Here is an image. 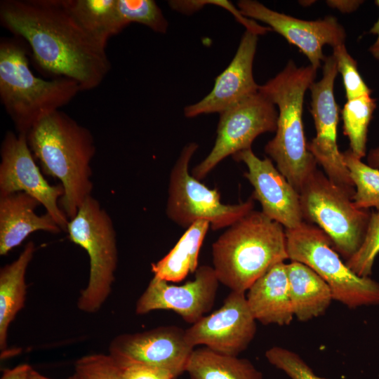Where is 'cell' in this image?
<instances>
[{"mask_svg": "<svg viewBox=\"0 0 379 379\" xmlns=\"http://www.w3.org/2000/svg\"><path fill=\"white\" fill-rule=\"evenodd\" d=\"M0 22L27 45L34 65L53 78L98 87L110 71L106 47L89 35L62 0H3Z\"/></svg>", "mask_w": 379, "mask_h": 379, "instance_id": "1", "label": "cell"}, {"mask_svg": "<svg viewBox=\"0 0 379 379\" xmlns=\"http://www.w3.org/2000/svg\"><path fill=\"white\" fill-rule=\"evenodd\" d=\"M26 135L43 173L62 185L59 206L69 220L73 218L93 189L91 163L96 148L92 133L57 110L39 121Z\"/></svg>", "mask_w": 379, "mask_h": 379, "instance_id": "2", "label": "cell"}, {"mask_svg": "<svg viewBox=\"0 0 379 379\" xmlns=\"http://www.w3.org/2000/svg\"><path fill=\"white\" fill-rule=\"evenodd\" d=\"M211 253L219 282L246 293L271 267L288 259L285 228L252 210L213 243Z\"/></svg>", "mask_w": 379, "mask_h": 379, "instance_id": "3", "label": "cell"}, {"mask_svg": "<svg viewBox=\"0 0 379 379\" xmlns=\"http://www.w3.org/2000/svg\"><path fill=\"white\" fill-rule=\"evenodd\" d=\"M316 75L317 70L311 65L298 67L290 60L281 72L259 88L278 110L275 135L265 146V152L298 193L317 169V162L308 150L302 121L305 95Z\"/></svg>", "mask_w": 379, "mask_h": 379, "instance_id": "4", "label": "cell"}, {"mask_svg": "<svg viewBox=\"0 0 379 379\" xmlns=\"http://www.w3.org/2000/svg\"><path fill=\"white\" fill-rule=\"evenodd\" d=\"M28 53V46L20 38H1L0 100L17 133L25 134L82 91L72 79L46 80L36 76L29 67Z\"/></svg>", "mask_w": 379, "mask_h": 379, "instance_id": "5", "label": "cell"}, {"mask_svg": "<svg viewBox=\"0 0 379 379\" xmlns=\"http://www.w3.org/2000/svg\"><path fill=\"white\" fill-rule=\"evenodd\" d=\"M285 232L288 259L315 272L329 286L333 300L351 309L379 305V282L355 274L321 229L303 221Z\"/></svg>", "mask_w": 379, "mask_h": 379, "instance_id": "6", "label": "cell"}, {"mask_svg": "<svg viewBox=\"0 0 379 379\" xmlns=\"http://www.w3.org/2000/svg\"><path fill=\"white\" fill-rule=\"evenodd\" d=\"M67 232L69 240L84 248L90 260L88 281L80 292L77 307L84 312H96L112 292L118 264L117 234L112 218L91 195L69 220Z\"/></svg>", "mask_w": 379, "mask_h": 379, "instance_id": "7", "label": "cell"}, {"mask_svg": "<svg viewBox=\"0 0 379 379\" xmlns=\"http://www.w3.org/2000/svg\"><path fill=\"white\" fill-rule=\"evenodd\" d=\"M303 220L314 223L345 261L359 248L371 212L357 208L352 197L317 168L300 192Z\"/></svg>", "mask_w": 379, "mask_h": 379, "instance_id": "8", "label": "cell"}, {"mask_svg": "<svg viewBox=\"0 0 379 379\" xmlns=\"http://www.w3.org/2000/svg\"><path fill=\"white\" fill-rule=\"evenodd\" d=\"M198 147L196 142L185 145L171 169L166 215L186 229L199 220L207 221L213 230L228 227L253 210L254 199L251 197L238 204H222L217 188H208L193 177L189 166Z\"/></svg>", "mask_w": 379, "mask_h": 379, "instance_id": "9", "label": "cell"}, {"mask_svg": "<svg viewBox=\"0 0 379 379\" xmlns=\"http://www.w3.org/2000/svg\"><path fill=\"white\" fill-rule=\"evenodd\" d=\"M219 114L213 147L192 170V175L199 180L226 157L251 149L260 135L277 129V108L260 91Z\"/></svg>", "mask_w": 379, "mask_h": 379, "instance_id": "10", "label": "cell"}, {"mask_svg": "<svg viewBox=\"0 0 379 379\" xmlns=\"http://www.w3.org/2000/svg\"><path fill=\"white\" fill-rule=\"evenodd\" d=\"M322 69L321 79L314 81L310 88L312 98L310 112L316 135L307 144V147L326 176L352 199L354 185L337 142L339 110L333 90L338 72L332 55L326 57Z\"/></svg>", "mask_w": 379, "mask_h": 379, "instance_id": "11", "label": "cell"}, {"mask_svg": "<svg viewBox=\"0 0 379 379\" xmlns=\"http://www.w3.org/2000/svg\"><path fill=\"white\" fill-rule=\"evenodd\" d=\"M0 195L23 192L36 199L61 230L67 232L69 220L60 208L62 185L49 184L36 165L27 135L6 133L0 148Z\"/></svg>", "mask_w": 379, "mask_h": 379, "instance_id": "12", "label": "cell"}, {"mask_svg": "<svg viewBox=\"0 0 379 379\" xmlns=\"http://www.w3.org/2000/svg\"><path fill=\"white\" fill-rule=\"evenodd\" d=\"M237 6L245 17L264 22L272 31L295 46L317 71L322 67L326 57L323 53L325 45L333 48L345 44V30L333 16L315 20H301L273 11L254 0H240Z\"/></svg>", "mask_w": 379, "mask_h": 379, "instance_id": "13", "label": "cell"}, {"mask_svg": "<svg viewBox=\"0 0 379 379\" xmlns=\"http://www.w3.org/2000/svg\"><path fill=\"white\" fill-rule=\"evenodd\" d=\"M194 349L186 340L185 330L168 325L117 335L108 354L118 366L141 363L168 370L177 378L186 371Z\"/></svg>", "mask_w": 379, "mask_h": 379, "instance_id": "14", "label": "cell"}, {"mask_svg": "<svg viewBox=\"0 0 379 379\" xmlns=\"http://www.w3.org/2000/svg\"><path fill=\"white\" fill-rule=\"evenodd\" d=\"M256 321L245 293L231 291L218 310L185 330V338L194 348L204 345L220 354L238 356L253 340Z\"/></svg>", "mask_w": 379, "mask_h": 379, "instance_id": "15", "label": "cell"}, {"mask_svg": "<svg viewBox=\"0 0 379 379\" xmlns=\"http://www.w3.org/2000/svg\"><path fill=\"white\" fill-rule=\"evenodd\" d=\"M194 279L174 285L154 277L135 305L137 314L154 310H172L193 324L213 308L219 281L213 267L199 266Z\"/></svg>", "mask_w": 379, "mask_h": 379, "instance_id": "16", "label": "cell"}, {"mask_svg": "<svg viewBox=\"0 0 379 379\" xmlns=\"http://www.w3.org/2000/svg\"><path fill=\"white\" fill-rule=\"evenodd\" d=\"M247 167L244 177L253 187L251 195L261 205L262 212L281 224L285 230L298 227L304 221L300 194L269 158L260 159L252 149L232 156Z\"/></svg>", "mask_w": 379, "mask_h": 379, "instance_id": "17", "label": "cell"}, {"mask_svg": "<svg viewBox=\"0 0 379 379\" xmlns=\"http://www.w3.org/2000/svg\"><path fill=\"white\" fill-rule=\"evenodd\" d=\"M258 35L246 30L228 66L219 74L211 91L199 102L186 106L187 118L221 113L259 91L253 77V65Z\"/></svg>", "mask_w": 379, "mask_h": 379, "instance_id": "18", "label": "cell"}, {"mask_svg": "<svg viewBox=\"0 0 379 379\" xmlns=\"http://www.w3.org/2000/svg\"><path fill=\"white\" fill-rule=\"evenodd\" d=\"M41 204L23 192L0 195V255H7L36 231L59 234L62 230L48 213L37 215Z\"/></svg>", "mask_w": 379, "mask_h": 379, "instance_id": "19", "label": "cell"}, {"mask_svg": "<svg viewBox=\"0 0 379 379\" xmlns=\"http://www.w3.org/2000/svg\"><path fill=\"white\" fill-rule=\"evenodd\" d=\"M255 319L264 325H289L294 318L289 295L286 263L271 267L258 279L246 294Z\"/></svg>", "mask_w": 379, "mask_h": 379, "instance_id": "20", "label": "cell"}, {"mask_svg": "<svg viewBox=\"0 0 379 379\" xmlns=\"http://www.w3.org/2000/svg\"><path fill=\"white\" fill-rule=\"evenodd\" d=\"M286 270L294 317L307 321L324 314L333 300L328 284L301 262L286 263Z\"/></svg>", "mask_w": 379, "mask_h": 379, "instance_id": "21", "label": "cell"}, {"mask_svg": "<svg viewBox=\"0 0 379 379\" xmlns=\"http://www.w3.org/2000/svg\"><path fill=\"white\" fill-rule=\"evenodd\" d=\"M35 251L34 242H27L17 259L0 270L1 351L6 349L11 323L25 306L27 295L25 275Z\"/></svg>", "mask_w": 379, "mask_h": 379, "instance_id": "22", "label": "cell"}, {"mask_svg": "<svg viewBox=\"0 0 379 379\" xmlns=\"http://www.w3.org/2000/svg\"><path fill=\"white\" fill-rule=\"evenodd\" d=\"M209 227L207 221L199 220L186 229L168 253L152 263L154 277L168 282H179L195 272L199 267L200 249Z\"/></svg>", "mask_w": 379, "mask_h": 379, "instance_id": "23", "label": "cell"}, {"mask_svg": "<svg viewBox=\"0 0 379 379\" xmlns=\"http://www.w3.org/2000/svg\"><path fill=\"white\" fill-rule=\"evenodd\" d=\"M79 25L98 42L107 46L109 39L128 26L117 0H62Z\"/></svg>", "mask_w": 379, "mask_h": 379, "instance_id": "24", "label": "cell"}, {"mask_svg": "<svg viewBox=\"0 0 379 379\" xmlns=\"http://www.w3.org/2000/svg\"><path fill=\"white\" fill-rule=\"evenodd\" d=\"M186 371L191 379H264L248 359L220 354L206 347L194 349Z\"/></svg>", "mask_w": 379, "mask_h": 379, "instance_id": "25", "label": "cell"}, {"mask_svg": "<svg viewBox=\"0 0 379 379\" xmlns=\"http://www.w3.org/2000/svg\"><path fill=\"white\" fill-rule=\"evenodd\" d=\"M376 106V100L367 95L347 100L341 111L350 149L361 159L366 155L368 128Z\"/></svg>", "mask_w": 379, "mask_h": 379, "instance_id": "26", "label": "cell"}, {"mask_svg": "<svg viewBox=\"0 0 379 379\" xmlns=\"http://www.w3.org/2000/svg\"><path fill=\"white\" fill-rule=\"evenodd\" d=\"M343 157L355 188L352 197L354 206L379 211V169L364 164L350 149L343 152Z\"/></svg>", "mask_w": 379, "mask_h": 379, "instance_id": "27", "label": "cell"}, {"mask_svg": "<svg viewBox=\"0 0 379 379\" xmlns=\"http://www.w3.org/2000/svg\"><path fill=\"white\" fill-rule=\"evenodd\" d=\"M117 4L119 13L128 25L136 22L157 33L167 32L168 22L154 1L117 0Z\"/></svg>", "mask_w": 379, "mask_h": 379, "instance_id": "28", "label": "cell"}, {"mask_svg": "<svg viewBox=\"0 0 379 379\" xmlns=\"http://www.w3.org/2000/svg\"><path fill=\"white\" fill-rule=\"evenodd\" d=\"M379 253V211L371 212L365 237L357 251L345 261L360 277H369Z\"/></svg>", "mask_w": 379, "mask_h": 379, "instance_id": "29", "label": "cell"}, {"mask_svg": "<svg viewBox=\"0 0 379 379\" xmlns=\"http://www.w3.org/2000/svg\"><path fill=\"white\" fill-rule=\"evenodd\" d=\"M338 72L343 78L347 100L361 96L371 95V90L362 79L356 60L348 53L345 45L333 48Z\"/></svg>", "mask_w": 379, "mask_h": 379, "instance_id": "30", "label": "cell"}, {"mask_svg": "<svg viewBox=\"0 0 379 379\" xmlns=\"http://www.w3.org/2000/svg\"><path fill=\"white\" fill-rule=\"evenodd\" d=\"M267 360L285 373L291 379H327L315 374L312 368L296 352L274 346L265 352Z\"/></svg>", "mask_w": 379, "mask_h": 379, "instance_id": "31", "label": "cell"}, {"mask_svg": "<svg viewBox=\"0 0 379 379\" xmlns=\"http://www.w3.org/2000/svg\"><path fill=\"white\" fill-rule=\"evenodd\" d=\"M75 373L79 379H122L112 358L104 354H88L77 360Z\"/></svg>", "mask_w": 379, "mask_h": 379, "instance_id": "32", "label": "cell"}, {"mask_svg": "<svg viewBox=\"0 0 379 379\" xmlns=\"http://www.w3.org/2000/svg\"><path fill=\"white\" fill-rule=\"evenodd\" d=\"M122 379H175V375L169 371L141 364L128 363L117 365Z\"/></svg>", "mask_w": 379, "mask_h": 379, "instance_id": "33", "label": "cell"}, {"mask_svg": "<svg viewBox=\"0 0 379 379\" xmlns=\"http://www.w3.org/2000/svg\"><path fill=\"white\" fill-rule=\"evenodd\" d=\"M364 3L360 0H328L326 4L333 9L343 13H350L355 11Z\"/></svg>", "mask_w": 379, "mask_h": 379, "instance_id": "34", "label": "cell"}, {"mask_svg": "<svg viewBox=\"0 0 379 379\" xmlns=\"http://www.w3.org/2000/svg\"><path fill=\"white\" fill-rule=\"evenodd\" d=\"M32 368L27 364H20L13 368L4 369L1 379H29V374Z\"/></svg>", "mask_w": 379, "mask_h": 379, "instance_id": "35", "label": "cell"}, {"mask_svg": "<svg viewBox=\"0 0 379 379\" xmlns=\"http://www.w3.org/2000/svg\"><path fill=\"white\" fill-rule=\"evenodd\" d=\"M375 4L379 8V0L375 1ZM369 33L376 36L375 41L369 47V52L376 60L379 61V17L370 29Z\"/></svg>", "mask_w": 379, "mask_h": 379, "instance_id": "36", "label": "cell"}, {"mask_svg": "<svg viewBox=\"0 0 379 379\" xmlns=\"http://www.w3.org/2000/svg\"><path fill=\"white\" fill-rule=\"evenodd\" d=\"M367 163L369 166L379 169V146L369 151L367 156Z\"/></svg>", "mask_w": 379, "mask_h": 379, "instance_id": "37", "label": "cell"}, {"mask_svg": "<svg viewBox=\"0 0 379 379\" xmlns=\"http://www.w3.org/2000/svg\"><path fill=\"white\" fill-rule=\"evenodd\" d=\"M29 379H53V378H48V377H46L42 374H41L40 373H39L38 371L34 370L33 368H32L30 370V372H29ZM66 379H79V376L74 373V374H73L71 376H69Z\"/></svg>", "mask_w": 379, "mask_h": 379, "instance_id": "38", "label": "cell"}, {"mask_svg": "<svg viewBox=\"0 0 379 379\" xmlns=\"http://www.w3.org/2000/svg\"><path fill=\"white\" fill-rule=\"evenodd\" d=\"M314 1H300V4L304 6H310V4H312L314 3H310V2H313Z\"/></svg>", "mask_w": 379, "mask_h": 379, "instance_id": "39", "label": "cell"}]
</instances>
